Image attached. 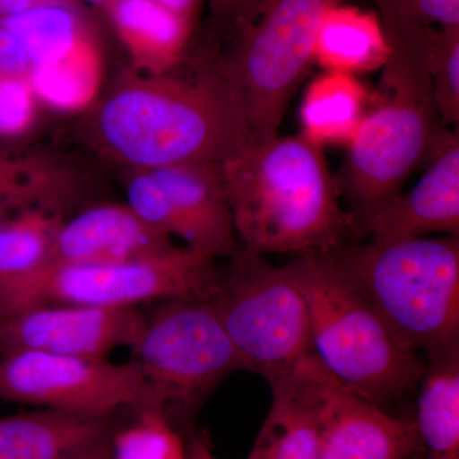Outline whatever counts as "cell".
<instances>
[{"label": "cell", "mask_w": 459, "mask_h": 459, "mask_svg": "<svg viewBox=\"0 0 459 459\" xmlns=\"http://www.w3.org/2000/svg\"><path fill=\"white\" fill-rule=\"evenodd\" d=\"M220 169L234 231L247 252L325 253L351 231L323 148L303 133L249 141Z\"/></svg>", "instance_id": "6da1fadb"}, {"label": "cell", "mask_w": 459, "mask_h": 459, "mask_svg": "<svg viewBox=\"0 0 459 459\" xmlns=\"http://www.w3.org/2000/svg\"><path fill=\"white\" fill-rule=\"evenodd\" d=\"M325 373L314 352L294 370L271 380V410L247 459H319Z\"/></svg>", "instance_id": "9a60e30c"}, {"label": "cell", "mask_w": 459, "mask_h": 459, "mask_svg": "<svg viewBox=\"0 0 459 459\" xmlns=\"http://www.w3.org/2000/svg\"><path fill=\"white\" fill-rule=\"evenodd\" d=\"M68 459H113V449H111V437L100 440L95 446H90L86 451L78 453Z\"/></svg>", "instance_id": "836d02e7"}, {"label": "cell", "mask_w": 459, "mask_h": 459, "mask_svg": "<svg viewBox=\"0 0 459 459\" xmlns=\"http://www.w3.org/2000/svg\"><path fill=\"white\" fill-rule=\"evenodd\" d=\"M190 459H216L208 451L207 446L197 439H193L188 451Z\"/></svg>", "instance_id": "e575fe53"}, {"label": "cell", "mask_w": 459, "mask_h": 459, "mask_svg": "<svg viewBox=\"0 0 459 459\" xmlns=\"http://www.w3.org/2000/svg\"><path fill=\"white\" fill-rule=\"evenodd\" d=\"M62 223L57 210L47 205L0 214V289L41 267Z\"/></svg>", "instance_id": "7402d4cb"}, {"label": "cell", "mask_w": 459, "mask_h": 459, "mask_svg": "<svg viewBox=\"0 0 459 459\" xmlns=\"http://www.w3.org/2000/svg\"><path fill=\"white\" fill-rule=\"evenodd\" d=\"M148 171L170 202L186 247L213 259L234 255V225L219 164L192 162Z\"/></svg>", "instance_id": "2e32d148"}, {"label": "cell", "mask_w": 459, "mask_h": 459, "mask_svg": "<svg viewBox=\"0 0 459 459\" xmlns=\"http://www.w3.org/2000/svg\"><path fill=\"white\" fill-rule=\"evenodd\" d=\"M92 135L105 155L135 170L220 165L250 141L220 74L198 80L164 74L124 81L96 110Z\"/></svg>", "instance_id": "7a4b0ae2"}, {"label": "cell", "mask_w": 459, "mask_h": 459, "mask_svg": "<svg viewBox=\"0 0 459 459\" xmlns=\"http://www.w3.org/2000/svg\"><path fill=\"white\" fill-rule=\"evenodd\" d=\"M380 18L415 25L457 29L459 0H376Z\"/></svg>", "instance_id": "f546056e"}, {"label": "cell", "mask_w": 459, "mask_h": 459, "mask_svg": "<svg viewBox=\"0 0 459 459\" xmlns=\"http://www.w3.org/2000/svg\"><path fill=\"white\" fill-rule=\"evenodd\" d=\"M29 80L36 98L48 107L57 111L81 110L93 101L101 82L98 53L84 40L62 59L33 66Z\"/></svg>", "instance_id": "cb8c5ba5"}, {"label": "cell", "mask_w": 459, "mask_h": 459, "mask_svg": "<svg viewBox=\"0 0 459 459\" xmlns=\"http://www.w3.org/2000/svg\"><path fill=\"white\" fill-rule=\"evenodd\" d=\"M380 20L389 49L380 90L350 142L342 178L337 179L341 197L351 207V221L398 195L444 129L430 74L437 27Z\"/></svg>", "instance_id": "3957f363"}, {"label": "cell", "mask_w": 459, "mask_h": 459, "mask_svg": "<svg viewBox=\"0 0 459 459\" xmlns=\"http://www.w3.org/2000/svg\"><path fill=\"white\" fill-rule=\"evenodd\" d=\"M132 349L165 410L192 406L223 377L249 370L212 301L204 299L169 300L144 322Z\"/></svg>", "instance_id": "9c48e42d"}, {"label": "cell", "mask_w": 459, "mask_h": 459, "mask_svg": "<svg viewBox=\"0 0 459 459\" xmlns=\"http://www.w3.org/2000/svg\"><path fill=\"white\" fill-rule=\"evenodd\" d=\"M105 420L47 410L0 419V459H68L108 437Z\"/></svg>", "instance_id": "e0dca14e"}, {"label": "cell", "mask_w": 459, "mask_h": 459, "mask_svg": "<svg viewBox=\"0 0 459 459\" xmlns=\"http://www.w3.org/2000/svg\"><path fill=\"white\" fill-rule=\"evenodd\" d=\"M38 102L29 75H0V140H14L30 132Z\"/></svg>", "instance_id": "f1b7e54d"}, {"label": "cell", "mask_w": 459, "mask_h": 459, "mask_svg": "<svg viewBox=\"0 0 459 459\" xmlns=\"http://www.w3.org/2000/svg\"><path fill=\"white\" fill-rule=\"evenodd\" d=\"M325 253L404 350L429 360L459 349L458 234Z\"/></svg>", "instance_id": "277c9868"}, {"label": "cell", "mask_w": 459, "mask_h": 459, "mask_svg": "<svg viewBox=\"0 0 459 459\" xmlns=\"http://www.w3.org/2000/svg\"><path fill=\"white\" fill-rule=\"evenodd\" d=\"M63 183L44 159L0 151V214L32 204L57 210Z\"/></svg>", "instance_id": "d4e9b609"}, {"label": "cell", "mask_w": 459, "mask_h": 459, "mask_svg": "<svg viewBox=\"0 0 459 459\" xmlns=\"http://www.w3.org/2000/svg\"><path fill=\"white\" fill-rule=\"evenodd\" d=\"M234 256L211 301L249 370L271 382L314 353L307 300L290 264L246 249Z\"/></svg>", "instance_id": "ba28073f"}, {"label": "cell", "mask_w": 459, "mask_h": 459, "mask_svg": "<svg viewBox=\"0 0 459 459\" xmlns=\"http://www.w3.org/2000/svg\"><path fill=\"white\" fill-rule=\"evenodd\" d=\"M430 166L407 195H394L368 212L355 217L351 231L385 244L420 238L430 232L459 231L458 133H440Z\"/></svg>", "instance_id": "7c38bea8"}, {"label": "cell", "mask_w": 459, "mask_h": 459, "mask_svg": "<svg viewBox=\"0 0 459 459\" xmlns=\"http://www.w3.org/2000/svg\"><path fill=\"white\" fill-rule=\"evenodd\" d=\"M0 23L22 47L32 68L62 59L87 40L74 4L38 5Z\"/></svg>", "instance_id": "603a6c76"}, {"label": "cell", "mask_w": 459, "mask_h": 459, "mask_svg": "<svg viewBox=\"0 0 459 459\" xmlns=\"http://www.w3.org/2000/svg\"><path fill=\"white\" fill-rule=\"evenodd\" d=\"M415 422L428 459H459V349L429 359Z\"/></svg>", "instance_id": "ffe728a7"}, {"label": "cell", "mask_w": 459, "mask_h": 459, "mask_svg": "<svg viewBox=\"0 0 459 459\" xmlns=\"http://www.w3.org/2000/svg\"><path fill=\"white\" fill-rule=\"evenodd\" d=\"M126 201L129 208L151 228L183 238L179 220L172 205L148 170H135L126 181Z\"/></svg>", "instance_id": "83f0119b"}, {"label": "cell", "mask_w": 459, "mask_h": 459, "mask_svg": "<svg viewBox=\"0 0 459 459\" xmlns=\"http://www.w3.org/2000/svg\"><path fill=\"white\" fill-rule=\"evenodd\" d=\"M213 258L188 247L133 261L41 268L0 290V322L41 305L134 307L216 292Z\"/></svg>", "instance_id": "52a82bcc"}, {"label": "cell", "mask_w": 459, "mask_h": 459, "mask_svg": "<svg viewBox=\"0 0 459 459\" xmlns=\"http://www.w3.org/2000/svg\"><path fill=\"white\" fill-rule=\"evenodd\" d=\"M430 74L434 102L442 124L459 122V27L435 29L431 42Z\"/></svg>", "instance_id": "4316f807"}, {"label": "cell", "mask_w": 459, "mask_h": 459, "mask_svg": "<svg viewBox=\"0 0 459 459\" xmlns=\"http://www.w3.org/2000/svg\"><path fill=\"white\" fill-rule=\"evenodd\" d=\"M289 264L307 300L314 352L341 385L385 410L418 388L427 362L400 346L325 253Z\"/></svg>", "instance_id": "5b68a950"}, {"label": "cell", "mask_w": 459, "mask_h": 459, "mask_svg": "<svg viewBox=\"0 0 459 459\" xmlns=\"http://www.w3.org/2000/svg\"><path fill=\"white\" fill-rule=\"evenodd\" d=\"M146 319L135 307L41 305L0 322V353L36 351L71 358L105 359L133 347Z\"/></svg>", "instance_id": "8fae6325"}, {"label": "cell", "mask_w": 459, "mask_h": 459, "mask_svg": "<svg viewBox=\"0 0 459 459\" xmlns=\"http://www.w3.org/2000/svg\"><path fill=\"white\" fill-rule=\"evenodd\" d=\"M152 2L159 3L162 7L170 9L175 13L193 21L201 0H152Z\"/></svg>", "instance_id": "d6a6232c"}, {"label": "cell", "mask_w": 459, "mask_h": 459, "mask_svg": "<svg viewBox=\"0 0 459 459\" xmlns=\"http://www.w3.org/2000/svg\"><path fill=\"white\" fill-rule=\"evenodd\" d=\"M113 459H190L164 412L141 411L137 424L111 437Z\"/></svg>", "instance_id": "484cf974"}, {"label": "cell", "mask_w": 459, "mask_h": 459, "mask_svg": "<svg viewBox=\"0 0 459 459\" xmlns=\"http://www.w3.org/2000/svg\"><path fill=\"white\" fill-rule=\"evenodd\" d=\"M0 398L40 404L81 418L105 420L123 407L165 412L134 361L18 351L0 359Z\"/></svg>", "instance_id": "30bf717a"}, {"label": "cell", "mask_w": 459, "mask_h": 459, "mask_svg": "<svg viewBox=\"0 0 459 459\" xmlns=\"http://www.w3.org/2000/svg\"><path fill=\"white\" fill-rule=\"evenodd\" d=\"M421 452L413 419L392 415L327 370L322 385L319 459H412Z\"/></svg>", "instance_id": "4fadbf2b"}, {"label": "cell", "mask_w": 459, "mask_h": 459, "mask_svg": "<svg viewBox=\"0 0 459 459\" xmlns=\"http://www.w3.org/2000/svg\"><path fill=\"white\" fill-rule=\"evenodd\" d=\"M369 101L367 87L356 75L325 72L305 92L301 133L320 147L350 144Z\"/></svg>", "instance_id": "44dd1931"}, {"label": "cell", "mask_w": 459, "mask_h": 459, "mask_svg": "<svg viewBox=\"0 0 459 459\" xmlns=\"http://www.w3.org/2000/svg\"><path fill=\"white\" fill-rule=\"evenodd\" d=\"M108 13L135 65L168 74L188 45L192 21L152 0H115Z\"/></svg>", "instance_id": "ac0fdd59"}, {"label": "cell", "mask_w": 459, "mask_h": 459, "mask_svg": "<svg viewBox=\"0 0 459 459\" xmlns=\"http://www.w3.org/2000/svg\"><path fill=\"white\" fill-rule=\"evenodd\" d=\"M175 247L170 237L142 221L128 205L99 204L62 223L39 270L133 261Z\"/></svg>", "instance_id": "5bb4252c"}, {"label": "cell", "mask_w": 459, "mask_h": 459, "mask_svg": "<svg viewBox=\"0 0 459 459\" xmlns=\"http://www.w3.org/2000/svg\"><path fill=\"white\" fill-rule=\"evenodd\" d=\"M32 65L14 36L0 23V75H29Z\"/></svg>", "instance_id": "4dcf8cb0"}, {"label": "cell", "mask_w": 459, "mask_h": 459, "mask_svg": "<svg viewBox=\"0 0 459 459\" xmlns=\"http://www.w3.org/2000/svg\"><path fill=\"white\" fill-rule=\"evenodd\" d=\"M343 0H258L219 71L249 131L250 141L279 134L296 90L314 62L325 14Z\"/></svg>", "instance_id": "8992f818"}, {"label": "cell", "mask_w": 459, "mask_h": 459, "mask_svg": "<svg viewBox=\"0 0 459 459\" xmlns=\"http://www.w3.org/2000/svg\"><path fill=\"white\" fill-rule=\"evenodd\" d=\"M388 54L385 31L373 14L338 4L323 20L314 62L325 72L358 75L383 68Z\"/></svg>", "instance_id": "d6986e66"}, {"label": "cell", "mask_w": 459, "mask_h": 459, "mask_svg": "<svg viewBox=\"0 0 459 459\" xmlns=\"http://www.w3.org/2000/svg\"><path fill=\"white\" fill-rule=\"evenodd\" d=\"M42 4H74V0H0V20Z\"/></svg>", "instance_id": "1f68e13d"}, {"label": "cell", "mask_w": 459, "mask_h": 459, "mask_svg": "<svg viewBox=\"0 0 459 459\" xmlns=\"http://www.w3.org/2000/svg\"><path fill=\"white\" fill-rule=\"evenodd\" d=\"M80 2L87 3L93 7L104 8L108 12V8L114 4L115 0H80Z\"/></svg>", "instance_id": "8d00e7d4"}, {"label": "cell", "mask_w": 459, "mask_h": 459, "mask_svg": "<svg viewBox=\"0 0 459 459\" xmlns=\"http://www.w3.org/2000/svg\"><path fill=\"white\" fill-rule=\"evenodd\" d=\"M255 2V0H212L214 7L223 9V11L247 7V5H250V3Z\"/></svg>", "instance_id": "d590c367"}]
</instances>
